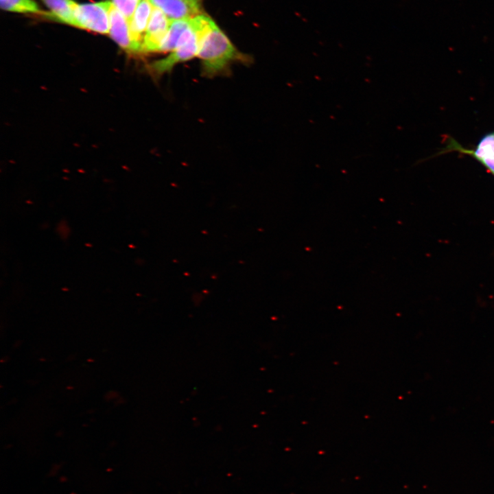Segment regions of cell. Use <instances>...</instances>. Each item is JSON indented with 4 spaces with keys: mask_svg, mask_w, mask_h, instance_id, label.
<instances>
[{
    "mask_svg": "<svg viewBox=\"0 0 494 494\" xmlns=\"http://www.w3.org/2000/svg\"><path fill=\"white\" fill-rule=\"evenodd\" d=\"M49 12L43 13L45 17L69 25H75V12L78 4L73 0H42Z\"/></svg>",
    "mask_w": 494,
    "mask_h": 494,
    "instance_id": "cell-8",
    "label": "cell"
},
{
    "mask_svg": "<svg viewBox=\"0 0 494 494\" xmlns=\"http://www.w3.org/2000/svg\"><path fill=\"white\" fill-rule=\"evenodd\" d=\"M210 20V17L199 14L191 19L190 25L182 35L177 47L165 58L154 61L150 69L156 75L172 71L178 64L197 56L201 35Z\"/></svg>",
    "mask_w": 494,
    "mask_h": 494,
    "instance_id": "cell-2",
    "label": "cell"
},
{
    "mask_svg": "<svg viewBox=\"0 0 494 494\" xmlns=\"http://www.w3.org/2000/svg\"><path fill=\"white\" fill-rule=\"evenodd\" d=\"M471 154L494 174V153L486 152Z\"/></svg>",
    "mask_w": 494,
    "mask_h": 494,
    "instance_id": "cell-12",
    "label": "cell"
},
{
    "mask_svg": "<svg viewBox=\"0 0 494 494\" xmlns=\"http://www.w3.org/2000/svg\"><path fill=\"white\" fill-rule=\"evenodd\" d=\"M86 246L91 247L92 246L89 244H86Z\"/></svg>",
    "mask_w": 494,
    "mask_h": 494,
    "instance_id": "cell-14",
    "label": "cell"
},
{
    "mask_svg": "<svg viewBox=\"0 0 494 494\" xmlns=\"http://www.w3.org/2000/svg\"><path fill=\"white\" fill-rule=\"evenodd\" d=\"M153 6L149 0H141L129 23L134 51H141L143 36Z\"/></svg>",
    "mask_w": 494,
    "mask_h": 494,
    "instance_id": "cell-6",
    "label": "cell"
},
{
    "mask_svg": "<svg viewBox=\"0 0 494 494\" xmlns=\"http://www.w3.org/2000/svg\"><path fill=\"white\" fill-rule=\"evenodd\" d=\"M191 3H193L194 5H196L197 8L200 9L201 3L202 0H188Z\"/></svg>",
    "mask_w": 494,
    "mask_h": 494,
    "instance_id": "cell-13",
    "label": "cell"
},
{
    "mask_svg": "<svg viewBox=\"0 0 494 494\" xmlns=\"http://www.w3.org/2000/svg\"><path fill=\"white\" fill-rule=\"evenodd\" d=\"M110 1L78 4L75 12L74 27L99 33L109 32Z\"/></svg>",
    "mask_w": 494,
    "mask_h": 494,
    "instance_id": "cell-3",
    "label": "cell"
},
{
    "mask_svg": "<svg viewBox=\"0 0 494 494\" xmlns=\"http://www.w3.org/2000/svg\"><path fill=\"white\" fill-rule=\"evenodd\" d=\"M129 246L130 248H134L132 245H130Z\"/></svg>",
    "mask_w": 494,
    "mask_h": 494,
    "instance_id": "cell-15",
    "label": "cell"
},
{
    "mask_svg": "<svg viewBox=\"0 0 494 494\" xmlns=\"http://www.w3.org/2000/svg\"><path fill=\"white\" fill-rule=\"evenodd\" d=\"M109 35L121 48L134 51L129 23L125 16L111 1L109 8Z\"/></svg>",
    "mask_w": 494,
    "mask_h": 494,
    "instance_id": "cell-5",
    "label": "cell"
},
{
    "mask_svg": "<svg viewBox=\"0 0 494 494\" xmlns=\"http://www.w3.org/2000/svg\"><path fill=\"white\" fill-rule=\"evenodd\" d=\"M171 21L159 9L153 7L143 36L141 51H158Z\"/></svg>",
    "mask_w": 494,
    "mask_h": 494,
    "instance_id": "cell-4",
    "label": "cell"
},
{
    "mask_svg": "<svg viewBox=\"0 0 494 494\" xmlns=\"http://www.w3.org/2000/svg\"><path fill=\"white\" fill-rule=\"evenodd\" d=\"M170 21L188 19L199 14L200 10L188 0H149Z\"/></svg>",
    "mask_w": 494,
    "mask_h": 494,
    "instance_id": "cell-7",
    "label": "cell"
},
{
    "mask_svg": "<svg viewBox=\"0 0 494 494\" xmlns=\"http://www.w3.org/2000/svg\"><path fill=\"white\" fill-rule=\"evenodd\" d=\"M0 6L4 10L13 12L44 13L34 0H0Z\"/></svg>",
    "mask_w": 494,
    "mask_h": 494,
    "instance_id": "cell-10",
    "label": "cell"
},
{
    "mask_svg": "<svg viewBox=\"0 0 494 494\" xmlns=\"http://www.w3.org/2000/svg\"><path fill=\"white\" fill-rule=\"evenodd\" d=\"M141 0H112L113 5L125 16L128 22Z\"/></svg>",
    "mask_w": 494,
    "mask_h": 494,
    "instance_id": "cell-11",
    "label": "cell"
},
{
    "mask_svg": "<svg viewBox=\"0 0 494 494\" xmlns=\"http://www.w3.org/2000/svg\"><path fill=\"white\" fill-rule=\"evenodd\" d=\"M197 56L201 60L202 75L207 78L226 74L233 62L250 61L248 56L234 46L212 19L201 35Z\"/></svg>",
    "mask_w": 494,
    "mask_h": 494,
    "instance_id": "cell-1",
    "label": "cell"
},
{
    "mask_svg": "<svg viewBox=\"0 0 494 494\" xmlns=\"http://www.w3.org/2000/svg\"><path fill=\"white\" fill-rule=\"evenodd\" d=\"M62 290H68V289H67V288H66V289H65V288H63Z\"/></svg>",
    "mask_w": 494,
    "mask_h": 494,
    "instance_id": "cell-16",
    "label": "cell"
},
{
    "mask_svg": "<svg viewBox=\"0 0 494 494\" xmlns=\"http://www.w3.org/2000/svg\"><path fill=\"white\" fill-rule=\"evenodd\" d=\"M190 21L191 19L172 21L158 52L173 51L177 47L183 33L189 27Z\"/></svg>",
    "mask_w": 494,
    "mask_h": 494,
    "instance_id": "cell-9",
    "label": "cell"
}]
</instances>
